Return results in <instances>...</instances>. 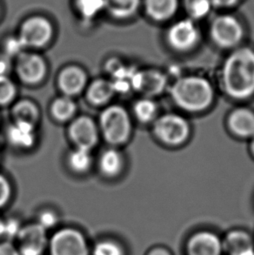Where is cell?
<instances>
[{
    "label": "cell",
    "instance_id": "cell-29",
    "mask_svg": "<svg viewBox=\"0 0 254 255\" xmlns=\"http://www.w3.org/2000/svg\"><path fill=\"white\" fill-rule=\"evenodd\" d=\"M17 89L10 79L0 75V106L10 104L16 96Z\"/></svg>",
    "mask_w": 254,
    "mask_h": 255
},
{
    "label": "cell",
    "instance_id": "cell-8",
    "mask_svg": "<svg viewBox=\"0 0 254 255\" xmlns=\"http://www.w3.org/2000/svg\"><path fill=\"white\" fill-rule=\"evenodd\" d=\"M53 36V27L44 17L34 16L24 21L18 34L24 48H40L47 45Z\"/></svg>",
    "mask_w": 254,
    "mask_h": 255
},
{
    "label": "cell",
    "instance_id": "cell-13",
    "mask_svg": "<svg viewBox=\"0 0 254 255\" xmlns=\"http://www.w3.org/2000/svg\"><path fill=\"white\" fill-rule=\"evenodd\" d=\"M186 255H222V240L213 232H197L188 239L186 246Z\"/></svg>",
    "mask_w": 254,
    "mask_h": 255
},
{
    "label": "cell",
    "instance_id": "cell-34",
    "mask_svg": "<svg viewBox=\"0 0 254 255\" xmlns=\"http://www.w3.org/2000/svg\"><path fill=\"white\" fill-rule=\"evenodd\" d=\"M0 255H20L17 247L10 241L0 242Z\"/></svg>",
    "mask_w": 254,
    "mask_h": 255
},
{
    "label": "cell",
    "instance_id": "cell-6",
    "mask_svg": "<svg viewBox=\"0 0 254 255\" xmlns=\"http://www.w3.org/2000/svg\"><path fill=\"white\" fill-rule=\"evenodd\" d=\"M165 38L169 46L176 52H190L199 45L200 31L196 21L186 17L170 25Z\"/></svg>",
    "mask_w": 254,
    "mask_h": 255
},
{
    "label": "cell",
    "instance_id": "cell-33",
    "mask_svg": "<svg viewBox=\"0 0 254 255\" xmlns=\"http://www.w3.org/2000/svg\"><path fill=\"white\" fill-rule=\"evenodd\" d=\"M23 49H24V45L18 37L8 39L5 44V52L9 56H19L23 52Z\"/></svg>",
    "mask_w": 254,
    "mask_h": 255
},
{
    "label": "cell",
    "instance_id": "cell-20",
    "mask_svg": "<svg viewBox=\"0 0 254 255\" xmlns=\"http://www.w3.org/2000/svg\"><path fill=\"white\" fill-rule=\"evenodd\" d=\"M134 117L142 124H152L159 116L158 106L153 98L143 96L132 107Z\"/></svg>",
    "mask_w": 254,
    "mask_h": 255
},
{
    "label": "cell",
    "instance_id": "cell-2",
    "mask_svg": "<svg viewBox=\"0 0 254 255\" xmlns=\"http://www.w3.org/2000/svg\"><path fill=\"white\" fill-rule=\"evenodd\" d=\"M172 102L187 114H202L213 106L215 90L208 79L199 75L180 77L169 88Z\"/></svg>",
    "mask_w": 254,
    "mask_h": 255
},
{
    "label": "cell",
    "instance_id": "cell-15",
    "mask_svg": "<svg viewBox=\"0 0 254 255\" xmlns=\"http://www.w3.org/2000/svg\"><path fill=\"white\" fill-rule=\"evenodd\" d=\"M86 73L78 66H68L59 73L58 85L65 96L78 95L86 88Z\"/></svg>",
    "mask_w": 254,
    "mask_h": 255
},
{
    "label": "cell",
    "instance_id": "cell-35",
    "mask_svg": "<svg viewBox=\"0 0 254 255\" xmlns=\"http://www.w3.org/2000/svg\"><path fill=\"white\" fill-rule=\"evenodd\" d=\"M241 0H212L213 7L216 8H231L241 2Z\"/></svg>",
    "mask_w": 254,
    "mask_h": 255
},
{
    "label": "cell",
    "instance_id": "cell-32",
    "mask_svg": "<svg viewBox=\"0 0 254 255\" xmlns=\"http://www.w3.org/2000/svg\"><path fill=\"white\" fill-rule=\"evenodd\" d=\"M58 221V216L52 210H45L38 215V223L46 230L55 226Z\"/></svg>",
    "mask_w": 254,
    "mask_h": 255
},
{
    "label": "cell",
    "instance_id": "cell-19",
    "mask_svg": "<svg viewBox=\"0 0 254 255\" xmlns=\"http://www.w3.org/2000/svg\"><path fill=\"white\" fill-rule=\"evenodd\" d=\"M124 157L119 150L108 149L101 154L99 160L100 172L106 177L114 178L120 175L124 169Z\"/></svg>",
    "mask_w": 254,
    "mask_h": 255
},
{
    "label": "cell",
    "instance_id": "cell-28",
    "mask_svg": "<svg viewBox=\"0 0 254 255\" xmlns=\"http://www.w3.org/2000/svg\"><path fill=\"white\" fill-rule=\"evenodd\" d=\"M93 255H125L123 247L114 241L105 240L97 243Z\"/></svg>",
    "mask_w": 254,
    "mask_h": 255
},
{
    "label": "cell",
    "instance_id": "cell-4",
    "mask_svg": "<svg viewBox=\"0 0 254 255\" xmlns=\"http://www.w3.org/2000/svg\"><path fill=\"white\" fill-rule=\"evenodd\" d=\"M100 131L111 145H124L132 132V121L127 109L120 105H113L100 114Z\"/></svg>",
    "mask_w": 254,
    "mask_h": 255
},
{
    "label": "cell",
    "instance_id": "cell-1",
    "mask_svg": "<svg viewBox=\"0 0 254 255\" xmlns=\"http://www.w3.org/2000/svg\"><path fill=\"white\" fill-rule=\"evenodd\" d=\"M222 92L231 100L243 101L254 96V49L239 46L225 59L219 74Z\"/></svg>",
    "mask_w": 254,
    "mask_h": 255
},
{
    "label": "cell",
    "instance_id": "cell-9",
    "mask_svg": "<svg viewBox=\"0 0 254 255\" xmlns=\"http://www.w3.org/2000/svg\"><path fill=\"white\" fill-rule=\"evenodd\" d=\"M46 231L38 222L23 226L16 238L20 255H43L49 245Z\"/></svg>",
    "mask_w": 254,
    "mask_h": 255
},
{
    "label": "cell",
    "instance_id": "cell-17",
    "mask_svg": "<svg viewBox=\"0 0 254 255\" xmlns=\"http://www.w3.org/2000/svg\"><path fill=\"white\" fill-rule=\"evenodd\" d=\"M224 253L228 255H242L254 249V240L248 232L234 230L222 240Z\"/></svg>",
    "mask_w": 254,
    "mask_h": 255
},
{
    "label": "cell",
    "instance_id": "cell-10",
    "mask_svg": "<svg viewBox=\"0 0 254 255\" xmlns=\"http://www.w3.org/2000/svg\"><path fill=\"white\" fill-rule=\"evenodd\" d=\"M168 79L161 70H135L131 78L132 89L140 93L143 96L155 99L165 92Z\"/></svg>",
    "mask_w": 254,
    "mask_h": 255
},
{
    "label": "cell",
    "instance_id": "cell-37",
    "mask_svg": "<svg viewBox=\"0 0 254 255\" xmlns=\"http://www.w3.org/2000/svg\"><path fill=\"white\" fill-rule=\"evenodd\" d=\"M9 63L7 61L6 58L0 59V75L6 76L7 72L9 70Z\"/></svg>",
    "mask_w": 254,
    "mask_h": 255
},
{
    "label": "cell",
    "instance_id": "cell-23",
    "mask_svg": "<svg viewBox=\"0 0 254 255\" xmlns=\"http://www.w3.org/2000/svg\"><path fill=\"white\" fill-rule=\"evenodd\" d=\"M12 117L14 121L25 122L34 125L38 123L40 114L38 107L31 100H23L18 101L12 108Z\"/></svg>",
    "mask_w": 254,
    "mask_h": 255
},
{
    "label": "cell",
    "instance_id": "cell-3",
    "mask_svg": "<svg viewBox=\"0 0 254 255\" xmlns=\"http://www.w3.org/2000/svg\"><path fill=\"white\" fill-rule=\"evenodd\" d=\"M151 129L158 142L168 147H179L186 144L192 132L189 121L177 113L159 114L151 124Z\"/></svg>",
    "mask_w": 254,
    "mask_h": 255
},
{
    "label": "cell",
    "instance_id": "cell-7",
    "mask_svg": "<svg viewBox=\"0 0 254 255\" xmlns=\"http://www.w3.org/2000/svg\"><path fill=\"white\" fill-rule=\"evenodd\" d=\"M48 248L51 255H89L86 238L73 228L56 232L49 241Z\"/></svg>",
    "mask_w": 254,
    "mask_h": 255
},
{
    "label": "cell",
    "instance_id": "cell-16",
    "mask_svg": "<svg viewBox=\"0 0 254 255\" xmlns=\"http://www.w3.org/2000/svg\"><path fill=\"white\" fill-rule=\"evenodd\" d=\"M35 127L25 122L14 121L7 130L8 141L17 148H31L36 141Z\"/></svg>",
    "mask_w": 254,
    "mask_h": 255
},
{
    "label": "cell",
    "instance_id": "cell-39",
    "mask_svg": "<svg viewBox=\"0 0 254 255\" xmlns=\"http://www.w3.org/2000/svg\"><path fill=\"white\" fill-rule=\"evenodd\" d=\"M250 150H251L252 154L254 156V137L250 139Z\"/></svg>",
    "mask_w": 254,
    "mask_h": 255
},
{
    "label": "cell",
    "instance_id": "cell-25",
    "mask_svg": "<svg viewBox=\"0 0 254 255\" xmlns=\"http://www.w3.org/2000/svg\"><path fill=\"white\" fill-rule=\"evenodd\" d=\"M67 162L70 168L75 172L83 173L87 172L93 163L91 151L75 147L74 150L69 153Z\"/></svg>",
    "mask_w": 254,
    "mask_h": 255
},
{
    "label": "cell",
    "instance_id": "cell-36",
    "mask_svg": "<svg viewBox=\"0 0 254 255\" xmlns=\"http://www.w3.org/2000/svg\"><path fill=\"white\" fill-rule=\"evenodd\" d=\"M147 255H172L170 251L164 248H155L151 249L150 252L148 253Z\"/></svg>",
    "mask_w": 254,
    "mask_h": 255
},
{
    "label": "cell",
    "instance_id": "cell-5",
    "mask_svg": "<svg viewBox=\"0 0 254 255\" xmlns=\"http://www.w3.org/2000/svg\"><path fill=\"white\" fill-rule=\"evenodd\" d=\"M209 34L218 47L232 51L241 46L244 38L245 29L241 21L234 15L220 14L211 22Z\"/></svg>",
    "mask_w": 254,
    "mask_h": 255
},
{
    "label": "cell",
    "instance_id": "cell-24",
    "mask_svg": "<svg viewBox=\"0 0 254 255\" xmlns=\"http://www.w3.org/2000/svg\"><path fill=\"white\" fill-rule=\"evenodd\" d=\"M76 110L77 107L72 97L65 95L56 99L51 107L52 116L56 121L60 122H65L72 120L75 114Z\"/></svg>",
    "mask_w": 254,
    "mask_h": 255
},
{
    "label": "cell",
    "instance_id": "cell-11",
    "mask_svg": "<svg viewBox=\"0 0 254 255\" xmlns=\"http://www.w3.org/2000/svg\"><path fill=\"white\" fill-rule=\"evenodd\" d=\"M16 73L23 83L35 86L45 79L47 66L41 56L31 52H22L17 56Z\"/></svg>",
    "mask_w": 254,
    "mask_h": 255
},
{
    "label": "cell",
    "instance_id": "cell-14",
    "mask_svg": "<svg viewBox=\"0 0 254 255\" xmlns=\"http://www.w3.org/2000/svg\"><path fill=\"white\" fill-rule=\"evenodd\" d=\"M227 128L239 138L252 139L254 137V111L248 107L235 108L228 114Z\"/></svg>",
    "mask_w": 254,
    "mask_h": 255
},
{
    "label": "cell",
    "instance_id": "cell-21",
    "mask_svg": "<svg viewBox=\"0 0 254 255\" xmlns=\"http://www.w3.org/2000/svg\"><path fill=\"white\" fill-rule=\"evenodd\" d=\"M115 93L114 85L107 80H97L88 86L87 99L95 106H103L113 98Z\"/></svg>",
    "mask_w": 254,
    "mask_h": 255
},
{
    "label": "cell",
    "instance_id": "cell-18",
    "mask_svg": "<svg viewBox=\"0 0 254 255\" xmlns=\"http://www.w3.org/2000/svg\"><path fill=\"white\" fill-rule=\"evenodd\" d=\"M179 0H144L148 17L156 22L171 19L179 9Z\"/></svg>",
    "mask_w": 254,
    "mask_h": 255
},
{
    "label": "cell",
    "instance_id": "cell-12",
    "mask_svg": "<svg viewBox=\"0 0 254 255\" xmlns=\"http://www.w3.org/2000/svg\"><path fill=\"white\" fill-rule=\"evenodd\" d=\"M69 136L76 147L91 151L99 141V128L91 118L81 116L72 121Z\"/></svg>",
    "mask_w": 254,
    "mask_h": 255
},
{
    "label": "cell",
    "instance_id": "cell-26",
    "mask_svg": "<svg viewBox=\"0 0 254 255\" xmlns=\"http://www.w3.org/2000/svg\"><path fill=\"white\" fill-rule=\"evenodd\" d=\"M183 3L188 17L196 22L207 17L213 8L212 0H184Z\"/></svg>",
    "mask_w": 254,
    "mask_h": 255
},
{
    "label": "cell",
    "instance_id": "cell-38",
    "mask_svg": "<svg viewBox=\"0 0 254 255\" xmlns=\"http://www.w3.org/2000/svg\"><path fill=\"white\" fill-rule=\"evenodd\" d=\"M3 224H4V220H2L0 218V238L3 236Z\"/></svg>",
    "mask_w": 254,
    "mask_h": 255
},
{
    "label": "cell",
    "instance_id": "cell-22",
    "mask_svg": "<svg viewBox=\"0 0 254 255\" xmlns=\"http://www.w3.org/2000/svg\"><path fill=\"white\" fill-rule=\"evenodd\" d=\"M141 0H106V10L119 19L133 16L140 6Z\"/></svg>",
    "mask_w": 254,
    "mask_h": 255
},
{
    "label": "cell",
    "instance_id": "cell-30",
    "mask_svg": "<svg viewBox=\"0 0 254 255\" xmlns=\"http://www.w3.org/2000/svg\"><path fill=\"white\" fill-rule=\"evenodd\" d=\"M23 226H21L19 221L15 220V219H8L4 220V224H3V236L11 240H16L18 233L20 232L21 228Z\"/></svg>",
    "mask_w": 254,
    "mask_h": 255
},
{
    "label": "cell",
    "instance_id": "cell-27",
    "mask_svg": "<svg viewBox=\"0 0 254 255\" xmlns=\"http://www.w3.org/2000/svg\"><path fill=\"white\" fill-rule=\"evenodd\" d=\"M76 6L84 19L92 20L106 10V0H76Z\"/></svg>",
    "mask_w": 254,
    "mask_h": 255
},
{
    "label": "cell",
    "instance_id": "cell-31",
    "mask_svg": "<svg viewBox=\"0 0 254 255\" xmlns=\"http://www.w3.org/2000/svg\"><path fill=\"white\" fill-rule=\"evenodd\" d=\"M11 186L8 179L0 173V208L4 207L11 198Z\"/></svg>",
    "mask_w": 254,
    "mask_h": 255
}]
</instances>
